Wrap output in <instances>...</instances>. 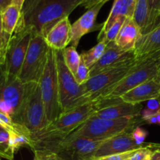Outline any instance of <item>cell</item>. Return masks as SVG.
I'll return each instance as SVG.
<instances>
[{
    "label": "cell",
    "instance_id": "1",
    "mask_svg": "<svg viewBox=\"0 0 160 160\" xmlns=\"http://www.w3.org/2000/svg\"><path fill=\"white\" fill-rule=\"evenodd\" d=\"M83 0H25L20 23L32 34L46 37L50 30L81 6Z\"/></svg>",
    "mask_w": 160,
    "mask_h": 160
},
{
    "label": "cell",
    "instance_id": "2",
    "mask_svg": "<svg viewBox=\"0 0 160 160\" xmlns=\"http://www.w3.org/2000/svg\"><path fill=\"white\" fill-rule=\"evenodd\" d=\"M31 148L34 154L54 155L62 160H92L105 140L94 141L69 134L59 137L31 134Z\"/></svg>",
    "mask_w": 160,
    "mask_h": 160
},
{
    "label": "cell",
    "instance_id": "3",
    "mask_svg": "<svg viewBox=\"0 0 160 160\" xmlns=\"http://www.w3.org/2000/svg\"><path fill=\"white\" fill-rule=\"evenodd\" d=\"M140 119L138 117L109 120L92 116L70 134L94 141L106 140L125 131H133L141 123Z\"/></svg>",
    "mask_w": 160,
    "mask_h": 160
},
{
    "label": "cell",
    "instance_id": "4",
    "mask_svg": "<svg viewBox=\"0 0 160 160\" xmlns=\"http://www.w3.org/2000/svg\"><path fill=\"white\" fill-rule=\"evenodd\" d=\"M137 60V63L131 68L129 73L106 96L102 98H120L123 94L142 83L159 78L160 50Z\"/></svg>",
    "mask_w": 160,
    "mask_h": 160
},
{
    "label": "cell",
    "instance_id": "5",
    "mask_svg": "<svg viewBox=\"0 0 160 160\" xmlns=\"http://www.w3.org/2000/svg\"><path fill=\"white\" fill-rule=\"evenodd\" d=\"M56 59L61 112H67L90 102L83 86L78 84L74 76L66 66L62 50H56Z\"/></svg>",
    "mask_w": 160,
    "mask_h": 160
},
{
    "label": "cell",
    "instance_id": "6",
    "mask_svg": "<svg viewBox=\"0 0 160 160\" xmlns=\"http://www.w3.org/2000/svg\"><path fill=\"white\" fill-rule=\"evenodd\" d=\"M42 101L48 124L54 122L61 113L59 98L56 50L49 48L46 65L39 81Z\"/></svg>",
    "mask_w": 160,
    "mask_h": 160
},
{
    "label": "cell",
    "instance_id": "7",
    "mask_svg": "<svg viewBox=\"0 0 160 160\" xmlns=\"http://www.w3.org/2000/svg\"><path fill=\"white\" fill-rule=\"evenodd\" d=\"M27 91L28 84L0 67V112L10 117L15 123L21 111Z\"/></svg>",
    "mask_w": 160,
    "mask_h": 160
},
{
    "label": "cell",
    "instance_id": "8",
    "mask_svg": "<svg viewBox=\"0 0 160 160\" xmlns=\"http://www.w3.org/2000/svg\"><path fill=\"white\" fill-rule=\"evenodd\" d=\"M16 123L24 126L31 134L40 132L48 126L39 83L28 84L26 97Z\"/></svg>",
    "mask_w": 160,
    "mask_h": 160
},
{
    "label": "cell",
    "instance_id": "9",
    "mask_svg": "<svg viewBox=\"0 0 160 160\" xmlns=\"http://www.w3.org/2000/svg\"><path fill=\"white\" fill-rule=\"evenodd\" d=\"M49 47L43 36L32 34L28 52L19 74V78L24 84L38 83L45 65Z\"/></svg>",
    "mask_w": 160,
    "mask_h": 160
},
{
    "label": "cell",
    "instance_id": "10",
    "mask_svg": "<svg viewBox=\"0 0 160 160\" xmlns=\"http://www.w3.org/2000/svg\"><path fill=\"white\" fill-rule=\"evenodd\" d=\"M97 111L95 102H90L70 111L61 112L54 122L36 134L67 137L72 134Z\"/></svg>",
    "mask_w": 160,
    "mask_h": 160
},
{
    "label": "cell",
    "instance_id": "11",
    "mask_svg": "<svg viewBox=\"0 0 160 160\" xmlns=\"http://www.w3.org/2000/svg\"><path fill=\"white\" fill-rule=\"evenodd\" d=\"M135 62L106 70L89 78L85 84H82L85 95L91 102L96 101L108 95L112 88L129 73Z\"/></svg>",
    "mask_w": 160,
    "mask_h": 160
},
{
    "label": "cell",
    "instance_id": "12",
    "mask_svg": "<svg viewBox=\"0 0 160 160\" xmlns=\"http://www.w3.org/2000/svg\"><path fill=\"white\" fill-rule=\"evenodd\" d=\"M31 35L32 33L31 30L24 28V26L19 22L18 26L9 41L6 61L2 67L9 74L19 77L28 52Z\"/></svg>",
    "mask_w": 160,
    "mask_h": 160
},
{
    "label": "cell",
    "instance_id": "13",
    "mask_svg": "<svg viewBox=\"0 0 160 160\" xmlns=\"http://www.w3.org/2000/svg\"><path fill=\"white\" fill-rule=\"evenodd\" d=\"M137 61L134 51H125L114 42L109 44L101 59L90 69V78L106 70L118 68Z\"/></svg>",
    "mask_w": 160,
    "mask_h": 160
},
{
    "label": "cell",
    "instance_id": "14",
    "mask_svg": "<svg viewBox=\"0 0 160 160\" xmlns=\"http://www.w3.org/2000/svg\"><path fill=\"white\" fill-rule=\"evenodd\" d=\"M131 131H125L105 140L97 149L93 159L120 154L142 148V146L139 147L135 144Z\"/></svg>",
    "mask_w": 160,
    "mask_h": 160
},
{
    "label": "cell",
    "instance_id": "15",
    "mask_svg": "<svg viewBox=\"0 0 160 160\" xmlns=\"http://www.w3.org/2000/svg\"><path fill=\"white\" fill-rule=\"evenodd\" d=\"M103 5V3H100L88 9L78 20L72 23V38L70 42L72 46L77 48L83 36L88 33L95 31L97 28H98V26L96 25V18Z\"/></svg>",
    "mask_w": 160,
    "mask_h": 160
},
{
    "label": "cell",
    "instance_id": "16",
    "mask_svg": "<svg viewBox=\"0 0 160 160\" xmlns=\"http://www.w3.org/2000/svg\"><path fill=\"white\" fill-rule=\"evenodd\" d=\"M143 107L142 105L126 103L119 98L117 102L106 107L97 110L93 117L102 119L117 120L121 118H134L141 116Z\"/></svg>",
    "mask_w": 160,
    "mask_h": 160
},
{
    "label": "cell",
    "instance_id": "17",
    "mask_svg": "<svg viewBox=\"0 0 160 160\" xmlns=\"http://www.w3.org/2000/svg\"><path fill=\"white\" fill-rule=\"evenodd\" d=\"M160 96L159 78L148 81L131 89L120 97L123 102L132 105L141 104Z\"/></svg>",
    "mask_w": 160,
    "mask_h": 160
},
{
    "label": "cell",
    "instance_id": "18",
    "mask_svg": "<svg viewBox=\"0 0 160 160\" xmlns=\"http://www.w3.org/2000/svg\"><path fill=\"white\" fill-rule=\"evenodd\" d=\"M71 23L68 17L58 22L47 34L45 42L53 50H63L71 42Z\"/></svg>",
    "mask_w": 160,
    "mask_h": 160
},
{
    "label": "cell",
    "instance_id": "19",
    "mask_svg": "<svg viewBox=\"0 0 160 160\" xmlns=\"http://www.w3.org/2000/svg\"><path fill=\"white\" fill-rule=\"evenodd\" d=\"M142 35V31L133 19L126 18L114 43L125 51H134L136 44Z\"/></svg>",
    "mask_w": 160,
    "mask_h": 160
},
{
    "label": "cell",
    "instance_id": "20",
    "mask_svg": "<svg viewBox=\"0 0 160 160\" xmlns=\"http://www.w3.org/2000/svg\"><path fill=\"white\" fill-rule=\"evenodd\" d=\"M135 4L136 0H114L109 17L102 24V28L98 34V42L102 39L105 33L120 17H124L126 18H132Z\"/></svg>",
    "mask_w": 160,
    "mask_h": 160
},
{
    "label": "cell",
    "instance_id": "21",
    "mask_svg": "<svg viewBox=\"0 0 160 160\" xmlns=\"http://www.w3.org/2000/svg\"><path fill=\"white\" fill-rule=\"evenodd\" d=\"M160 50V25L145 35H142L136 44V59H141Z\"/></svg>",
    "mask_w": 160,
    "mask_h": 160
},
{
    "label": "cell",
    "instance_id": "22",
    "mask_svg": "<svg viewBox=\"0 0 160 160\" xmlns=\"http://www.w3.org/2000/svg\"><path fill=\"white\" fill-rule=\"evenodd\" d=\"M21 17V10L12 4L1 12L2 30L5 33L12 35L17 29Z\"/></svg>",
    "mask_w": 160,
    "mask_h": 160
},
{
    "label": "cell",
    "instance_id": "23",
    "mask_svg": "<svg viewBox=\"0 0 160 160\" xmlns=\"http://www.w3.org/2000/svg\"><path fill=\"white\" fill-rule=\"evenodd\" d=\"M134 23L139 27L142 34L145 31L148 21V0H137L132 17Z\"/></svg>",
    "mask_w": 160,
    "mask_h": 160
},
{
    "label": "cell",
    "instance_id": "24",
    "mask_svg": "<svg viewBox=\"0 0 160 160\" xmlns=\"http://www.w3.org/2000/svg\"><path fill=\"white\" fill-rule=\"evenodd\" d=\"M106 46L107 45L103 41H100L96 45H95L88 51H84L81 52V59L89 69L92 68L101 59L106 51Z\"/></svg>",
    "mask_w": 160,
    "mask_h": 160
},
{
    "label": "cell",
    "instance_id": "25",
    "mask_svg": "<svg viewBox=\"0 0 160 160\" xmlns=\"http://www.w3.org/2000/svg\"><path fill=\"white\" fill-rule=\"evenodd\" d=\"M148 21L142 35L148 34L160 24V0H148Z\"/></svg>",
    "mask_w": 160,
    "mask_h": 160
},
{
    "label": "cell",
    "instance_id": "26",
    "mask_svg": "<svg viewBox=\"0 0 160 160\" xmlns=\"http://www.w3.org/2000/svg\"><path fill=\"white\" fill-rule=\"evenodd\" d=\"M64 62L72 74L74 75L78 70L81 61V56L77 51V48L73 46L67 47L62 50Z\"/></svg>",
    "mask_w": 160,
    "mask_h": 160
},
{
    "label": "cell",
    "instance_id": "27",
    "mask_svg": "<svg viewBox=\"0 0 160 160\" xmlns=\"http://www.w3.org/2000/svg\"><path fill=\"white\" fill-rule=\"evenodd\" d=\"M31 136L24 134H18V133H9V145L11 148L15 153L18 151L21 147H31Z\"/></svg>",
    "mask_w": 160,
    "mask_h": 160
},
{
    "label": "cell",
    "instance_id": "28",
    "mask_svg": "<svg viewBox=\"0 0 160 160\" xmlns=\"http://www.w3.org/2000/svg\"><path fill=\"white\" fill-rule=\"evenodd\" d=\"M15 153L9 145V133L6 130L0 131V158L13 160Z\"/></svg>",
    "mask_w": 160,
    "mask_h": 160
},
{
    "label": "cell",
    "instance_id": "29",
    "mask_svg": "<svg viewBox=\"0 0 160 160\" xmlns=\"http://www.w3.org/2000/svg\"><path fill=\"white\" fill-rule=\"evenodd\" d=\"M125 20H126V17H120V18L112 24V26L105 33L104 36H103L102 39L101 41H103V42L106 43V45L112 43V42H115L116 38H117V35H118L119 32H120V29H121Z\"/></svg>",
    "mask_w": 160,
    "mask_h": 160
},
{
    "label": "cell",
    "instance_id": "30",
    "mask_svg": "<svg viewBox=\"0 0 160 160\" xmlns=\"http://www.w3.org/2000/svg\"><path fill=\"white\" fill-rule=\"evenodd\" d=\"M73 76L78 84H79L80 85L85 84L90 78V69L86 66L82 59H81V63L78 67L76 73Z\"/></svg>",
    "mask_w": 160,
    "mask_h": 160
},
{
    "label": "cell",
    "instance_id": "31",
    "mask_svg": "<svg viewBox=\"0 0 160 160\" xmlns=\"http://www.w3.org/2000/svg\"><path fill=\"white\" fill-rule=\"evenodd\" d=\"M12 35L8 34L3 31V34L0 35V67H3L6 61V53L9 48V41Z\"/></svg>",
    "mask_w": 160,
    "mask_h": 160
},
{
    "label": "cell",
    "instance_id": "32",
    "mask_svg": "<svg viewBox=\"0 0 160 160\" xmlns=\"http://www.w3.org/2000/svg\"><path fill=\"white\" fill-rule=\"evenodd\" d=\"M152 151L148 144H144L143 146L136 150L130 160H151Z\"/></svg>",
    "mask_w": 160,
    "mask_h": 160
},
{
    "label": "cell",
    "instance_id": "33",
    "mask_svg": "<svg viewBox=\"0 0 160 160\" xmlns=\"http://www.w3.org/2000/svg\"><path fill=\"white\" fill-rule=\"evenodd\" d=\"M131 134H132V137L134 138L136 145L139 147H142L145 144V141L146 138L148 137V132L146 130L143 129V128H140V127H136L131 131Z\"/></svg>",
    "mask_w": 160,
    "mask_h": 160
},
{
    "label": "cell",
    "instance_id": "34",
    "mask_svg": "<svg viewBox=\"0 0 160 160\" xmlns=\"http://www.w3.org/2000/svg\"><path fill=\"white\" fill-rule=\"evenodd\" d=\"M135 151L136 150H133V151L127 152L120 153V154L112 155V156H105V157L98 158V159H95L92 160H130L131 156H133V154L135 152Z\"/></svg>",
    "mask_w": 160,
    "mask_h": 160
},
{
    "label": "cell",
    "instance_id": "35",
    "mask_svg": "<svg viewBox=\"0 0 160 160\" xmlns=\"http://www.w3.org/2000/svg\"><path fill=\"white\" fill-rule=\"evenodd\" d=\"M148 145L152 151L151 160H160V144L149 143Z\"/></svg>",
    "mask_w": 160,
    "mask_h": 160
},
{
    "label": "cell",
    "instance_id": "36",
    "mask_svg": "<svg viewBox=\"0 0 160 160\" xmlns=\"http://www.w3.org/2000/svg\"><path fill=\"white\" fill-rule=\"evenodd\" d=\"M108 1H109V0H83L81 6H84L85 9H89L92 7H93V6H96V5L100 4V3L105 4V3L107 2Z\"/></svg>",
    "mask_w": 160,
    "mask_h": 160
},
{
    "label": "cell",
    "instance_id": "37",
    "mask_svg": "<svg viewBox=\"0 0 160 160\" xmlns=\"http://www.w3.org/2000/svg\"><path fill=\"white\" fill-rule=\"evenodd\" d=\"M12 4V0H0V11L4 10L6 8Z\"/></svg>",
    "mask_w": 160,
    "mask_h": 160
},
{
    "label": "cell",
    "instance_id": "38",
    "mask_svg": "<svg viewBox=\"0 0 160 160\" xmlns=\"http://www.w3.org/2000/svg\"><path fill=\"white\" fill-rule=\"evenodd\" d=\"M25 2V0H12V4L17 6L19 9L21 10L22 8H23V4Z\"/></svg>",
    "mask_w": 160,
    "mask_h": 160
},
{
    "label": "cell",
    "instance_id": "39",
    "mask_svg": "<svg viewBox=\"0 0 160 160\" xmlns=\"http://www.w3.org/2000/svg\"><path fill=\"white\" fill-rule=\"evenodd\" d=\"M3 34V30H2V18H1V14H0V35Z\"/></svg>",
    "mask_w": 160,
    "mask_h": 160
},
{
    "label": "cell",
    "instance_id": "40",
    "mask_svg": "<svg viewBox=\"0 0 160 160\" xmlns=\"http://www.w3.org/2000/svg\"><path fill=\"white\" fill-rule=\"evenodd\" d=\"M156 120H157V124L160 125V112L159 113L156 114Z\"/></svg>",
    "mask_w": 160,
    "mask_h": 160
},
{
    "label": "cell",
    "instance_id": "41",
    "mask_svg": "<svg viewBox=\"0 0 160 160\" xmlns=\"http://www.w3.org/2000/svg\"><path fill=\"white\" fill-rule=\"evenodd\" d=\"M34 160H45L44 158L42 157H38V156H34Z\"/></svg>",
    "mask_w": 160,
    "mask_h": 160
},
{
    "label": "cell",
    "instance_id": "42",
    "mask_svg": "<svg viewBox=\"0 0 160 160\" xmlns=\"http://www.w3.org/2000/svg\"><path fill=\"white\" fill-rule=\"evenodd\" d=\"M3 130H5V129H4V128H2V127L1 126V125H0V131H3Z\"/></svg>",
    "mask_w": 160,
    "mask_h": 160
},
{
    "label": "cell",
    "instance_id": "43",
    "mask_svg": "<svg viewBox=\"0 0 160 160\" xmlns=\"http://www.w3.org/2000/svg\"><path fill=\"white\" fill-rule=\"evenodd\" d=\"M0 14H1V11H0Z\"/></svg>",
    "mask_w": 160,
    "mask_h": 160
},
{
    "label": "cell",
    "instance_id": "44",
    "mask_svg": "<svg viewBox=\"0 0 160 160\" xmlns=\"http://www.w3.org/2000/svg\"><path fill=\"white\" fill-rule=\"evenodd\" d=\"M59 160H62V159H59Z\"/></svg>",
    "mask_w": 160,
    "mask_h": 160
},
{
    "label": "cell",
    "instance_id": "45",
    "mask_svg": "<svg viewBox=\"0 0 160 160\" xmlns=\"http://www.w3.org/2000/svg\"><path fill=\"white\" fill-rule=\"evenodd\" d=\"M0 160H2V159H1V158H0Z\"/></svg>",
    "mask_w": 160,
    "mask_h": 160
},
{
    "label": "cell",
    "instance_id": "46",
    "mask_svg": "<svg viewBox=\"0 0 160 160\" xmlns=\"http://www.w3.org/2000/svg\"><path fill=\"white\" fill-rule=\"evenodd\" d=\"M159 80H160V76H159Z\"/></svg>",
    "mask_w": 160,
    "mask_h": 160
},
{
    "label": "cell",
    "instance_id": "47",
    "mask_svg": "<svg viewBox=\"0 0 160 160\" xmlns=\"http://www.w3.org/2000/svg\"><path fill=\"white\" fill-rule=\"evenodd\" d=\"M159 25H160V24H159Z\"/></svg>",
    "mask_w": 160,
    "mask_h": 160
}]
</instances>
